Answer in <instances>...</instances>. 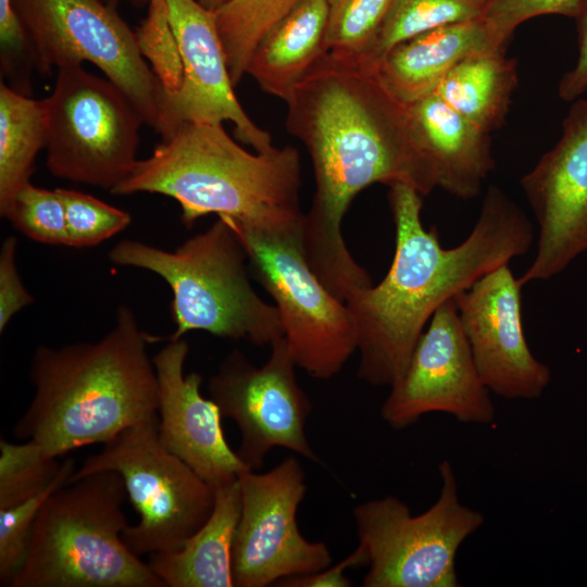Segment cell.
I'll list each match as a JSON object with an SVG mask.
<instances>
[{"label":"cell","instance_id":"10","mask_svg":"<svg viewBox=\"0 0 587 587\" xmlns=\"http://www.w3.org/2000/svg\"><path fill=\"white\" fill-rule=\"evenodd\" d=\"M43 100L50 173L112 192L138 161L145 122L137 108L115 84L83 64L59 67L54 88Z\"/></svg>","mask_w":587,"mask_h":587},{"label":"cell","instance_id":"39","mask_svg":"<svg viewBox=\"0 0 587 587\" xmlns=\"http://www.w3.org/2000/svg\"><path fill=\"white\" fill-rule=\"evenodd\" d=\"M122 1L128 2L136 7H142L146 4L148 5L150 0H107V3L116 8V5Z\"/></svg>","mask_w":587,"mask_h":587},{"label":"cell","instance_id":"14","mask_svg":"<svg viewBox=\"0 0 587 587\" xmlns=\"http://www.w3.org/2000/svg\"><path fill=\"white\" fill-rule=\"evenodd\" d=\"M433 412L471 424L495 419L490 391L477 372L454 299L434 313L380 410L383 420L395 429L409 427Z\"/></svg>","mask_w":587,"mask_h":587},{"label":"cell","instance_id":"9","mask_svg":"<svg viewBox=\"0 0 587 587\" xmlns=\"http://www.w3.org/2000/svg\"><path fill=\"white\" fill-rule=\"evenodd\" d=\"M438 499L412 515L395 496L353 509L359 545L369 557L364 587H457V552L484 523L480 512L460 502L452 465L439 464Z\"/></svg>","mask_w":587,"mask_h":587},{"label":"cell","instance_id":"7","mask_svg":"<svg viewBox=\"0 0 587 587\" xmlns=\"http://www.w3.org/2000/svg\"><path fill=\"white\" fill-rule=\"evenodd\" d=\"M226 221L246 249L254 278L274 300L297 367L317 379L337 375L357 351V332L346 303L308 264L304 220L276 229Z\"/></svg>","mask_w":587,"mask_h":587},{"label":"cell","instance_id":"36","mask_svg":"<svg viewBox=\"0 0 587 587\" xmlns=\"http://www.w3.org/2000/svg\"><path fill=\"white\" fill-rule=\"evenodd\" d=\"M575 20L578 33L577 60L573 68L562 76L558 88L564 101H574L587 91V2Z\"/></svg>","mask_w":587,"mask_h":587},{"label":"cell","instance_id":"16","mask_svg":"<svg viewBox=\"0 0 587 587\" xmlns=\"http://www.w3.org/2000/svg\"><path fill=\"white\" fill-rule=\"evenodd\" d=\"M522 287L503 264L454 298L482 380L508 400L537 399L551 379L549 366L535 358L525 338Z\"/></svg>","mask_w":587,"mask_h":587},{"label":"cell","instance_id":"23","mask_svg":"<svg viewBox=\"0 0 587 587\" xmlns=\"http://www.w3.org/2000/svg\"><path fill=\"white\" fill-rule=\"evenodd\" d=\"M519 84L515 59L503 50L472 54L457 63L435 93L480 129L490 133L504 123Z\"/></svg>","mask_w":587,"mask_h":587},{"label":"cell","instance_id":"2","mask_svg":"<svg viewBox=\"0 0 587 587\" xmlns=\"http://www.w3.org/2000/svg\"><path fill=\"white\" fill-rule=\"evenodd\" d=\"M388 202L396 230L390 267L379 284L357 288L345 299L357 332V375L373 386H391L401 377L444 303L526 254L535 239L526 213L495 185L469 236L452 248L440 245L435 228L423 226L422 195L413 187L389 186Z\"/></svg>","mask_w":587,"mask_h":587},{"label":"cell","instance_id":"21","mask_svg":"<svg viewBox=\"0 0 587 587\" xmlns=\"http://www.w3.org/2000/svg\"><path fill=\"white\" fill-rule=\"evenodd\" d=\"M240 511L238 478L215 487L205 523L179 549L149 554L148 565L164 587H235L232 557Z\"/></svg>","mask_w":587,"mask_h":587},{"label":"cell","instance_id":"8","mask_svg":"<svg viewBox=\"0 0 587 587\" xmlns=\"http://www.w3.org/2000/svg\"><path fill=\"white\" fill-rule=\"evenodd\" d=\"M114 471L139 514L123 540L137 555L179 549L210 516L215 488L167 451L158 435V415L136 423L85 459L67 482Z\"/></svg>","mask_w":587,"mask_h":587},{"label":"cell","instance_id":"5","mask_svg":"<svg viewBox=\"0 0 587 587\" xmlns=\"http://www.w3.org/2000/svg\"><path fill=\"white\" fill-rule=\"evenodd\" d=\"M109 259L117 265L150 271L172 290L171 317L176 328L164 338L149 335L150 342L175 340L191 330H202L271 347L284 336L276 307L252 287L246 249L224 218L217 217L208 229L174 250L123 239L110 250Z\"/></svg>","mask_w":587,"mask_h":587},{"label":"cell","instance_id":"1","mask_svg":"<svg viewBox=\"0 0 587 587\" xmlns=\"http://www.w3.org/2000/svg\"><path fill=\"white\" fill-rule=\"evenodd\" d=\"M286 103V128L305 147L314 172L303 223L305 258L322 284L345 301L352 290L373 285L341 234L353 199L373 184H405L426 196L438 187L437 174L412 134L405 105L355 64L328 52Z\"/></svg>","mask_w":587,"mask_h":587},{"label":"cell","instance_id":"34","mask_svg":"<svg viewBox=\"0 0 587 587\" xmlns=\"http://www.w3.org/2000/svg\"><path fill=\"white\" fill-rule=\"evenodd\" d=\"M17 239L7 237L0 249V332L12 317L34 302V297L25 288L16 265Z\"/></svg>","mask_w":587,"mask_h":587},{"label":"cell","instance_id":"30","mask_svg":"<svg viewBox=\"0 0 587 587\" xmlns=\"http://www.w3.org/2000/svg\"><path fill=\"white\" fill-rule=\"evenodd\" d=\"M75 461L66 458L52 484L35 497L16 505L0 509V585L10 586L22 566L33 525L45 500L75 471Z\"/></svg>","mask_w":587,"mask_h":587},{"label":"cell","instance_id":"22","mask_svg":"<svg viewBox=\"0 0 587 587\" xmlns=\"http://www.w3.org/2000/svg\"><path fill=\"white\" fill-rule=\"evenodd\" d=\"M329 52L326 0H302L255 47L247 74L285 102Z\"/></svg>","mask_w":587,"mask_h":587},{"label":"cell","instance_id":"27","mask_svg":"<svg viewBox=\"0 0 587 587\" xmlns=\"http://www.w3.org/2000/svg\"><path fill=\"white\" fill-rule=\"evenodd\" d=\"M392 0H326L329 54L360 64Z\"/></svg>","mask_w":587,"mask_h":587},{"label":"cell","instance_id":"24","mask_svg":"<svg viewBox=\"0 0 587 587\" xmlns=\"http://www.w3.org/2000/svg\"><path fill=\"white\" fill-rule=\"evenodd\" d=\"M47 143L45 100L0 84V214L30 183L38 152Z\"/></svg>","mask_w":587,"mask_h":587},{"label":"cell","instance_id":"19","mask_svg":"<svg viewBox=\"0 0 587 587\" xmlns=\"http://www.w3.org/2000/svg\"><path fill=\"white\" fill-rule=\"evenodd\" d=\"M507 40L483 17L434 28L394 47L371 72L400 104L433 93L463 59L503 50Z\"/></svg>","mask_w":587,"mask_h":587},{"label":"cell","instance_id":"37","mask_svg":"<svg viewBox=\"0 0 587 587\" xmlns=\"http://www.w3.org/2000/svg\"><path fill=\"white\" fill-rule=\"evenodd\" d=\"M23 34V26L16 15L12 0H0V37L3 40L12 41L18 39Z\"/></svg>","mask_w":587,"mask_h":587},{"label":"cell","instance_id":"18","mask_svg":"<svg viewBox=\"0 0 587 587\" xmlns=\"http://www.w3.org/2000/svg\"><path fill=\"white\" fill-rule=\"evenodd\" d=\"M189 345L167 340L152 361L159 386L158 435L163 447L214 488L250 470L234 451L222 426L217 404L201 395L202 376L184 366Z\"/></svg>","mask_w":587,"mask_h":587},{"label":"cell","instance_id":"33","mask_svg":"<svg viewBox=\"0 0 587 587\" xmlns=\"http://www.w3.org/2000/svg\"><path fill=\"white\" fill-rule=\"evenodd\" d=\"M587 0H489L484 18L507 41L525 21L548 14L576 18Z\"/></svg>","mask_w":587,"mask_h":587},{"label":"cell","instance_id":"32","mask_svg":"<svg viewBox=\"0 0 587 587\" xmlns=\"http://www.w3.org/2000/svg\"><path fill=\"white\" fill-rule=\"evenodd\" d=\"M136 36L143 58L150 62L163 88L164 97L175 92L182 83L183 68L165 0L149 1L147 16L136 30Z\"/></svg>","mask_w":587,"mask_h":587},{"label":"cell","instance_id":"20","mask_svg":"<svg viewBox=\"0 0 587 587\" xmlns=\"http://www.w3.org/2000/svg\"><path fill=\"white\" fill-rule=\"evenodd\" d=\"M412 134L432 161L438 187L473 199L495 167L490 133L449 107L435 92L405 105Z\"/></svg>","mask_w":587,"mask_h":587},{"label":"cell","instance_id":"35","mask_svg":"<svg viewBox=\"0 0 587 587\" xmlns=\"http://www.w3.org/2000/svg\"><path fill=\"white\" fill-rule=\"evenodd\" d=\"M367 565L366 551L359 545L352 553L336 565H329L312 574L287 577L279 580L277 585L285 587H349L352 583L346 576V571Z\"/></svg>","mask_w":587,"mask_h":587},{"label":"cell","instance_id":"13","mask_svg":"<svg viewBox=\"0 0 587 587\" xmlns=\"http://www.w3.org/2000/svg\"><path fill=\"white\" fill-rule=\"evenodd\" d=\"M296 367L283 336L271 345L263 365L257 367L235 349L209 379L210 398L240 432L236 452L250 470H260L274 447L320 462L305 435L312 404L298 383Z\"/></svg>","mask_w":587,"mask_h":587},{"label":"cell","instance_id":"12","mask_svg":"<svg viewBox=\"0 0 587 587\" xmlns=\"http://www.w3.org/2000/svg\"><path fill=\"white\" fill-rule=\"evenodd\" d=\"M241 511L233 546L236 587H265L312 574L332 564L328 547L299 530L297 510L307 491L305 474L289 455L265 473L238 476Z\"/></svg>","mask_w":587,"mask_h":587},{"label":"cell","instance_id":"38","mask_svg":"<svg viewBox=\"0 0 587 587\" xmlns=\"http://www.w3.org/2000/svg\"><path fill=\"white\" fill-rule=\"evenodd\" d=\"M200 4L211 11H216L229 0H197Z\"/></svg>","mask_w":587,"mask_h":587},{"label":"cell","instance_id":"3","mask_svg":"<svg viewBox=\"0 0 587 587\" xmlns=\"http://www.w3.org/2000/svg\"><path fill=\"white\" fill-rule=\"evenodd\" d=\"M148 344L134 311L122 304L113 327L97 341L38 346L29 370L34 396L13 427L15 437L60 458L105 444L158 415L159 386Z\"/></svg>","mask_w":587,"mask_h":587},{"label":"cell","instance_id":"31","mask_svg":"<svg viewBox=\"0 0 587 587\" xmlns=\"http://www.w3.org/2000/svg\"><path fill=\"white\" fill-rule=\"evenodd\" d=\"M65 209L67 247L88 248L124 230L132 222L128 212L77 190L57 188Z\"/></svg>","mask_w":587,"mask_h":587},{"label":"cell","instance_id":"29","mask_svg":"<svg viewBox=\"0 0 587 587\" xmlns=\"http://www.w3.org/2000/svg\"><path fill=\"white\" fill-rule=\"evenodd\" d=\"M1 216L34 241L68 245L65 209L57 188L49 190L32 183L24 185Z\"/></svg>","mask_w":587,"mask_h":587},{"label":"cell","instance_id":"26","mask_svg":"<svg viewBox=\"0 0 587 587\" xmlns=\"http://www.w3.org/2000/svg\"><path fill=\"white\" fill-rule=\"evenodd\" d=\"M302 0H229L214 11L217 30L234 86L247 74L263 36Z\"/></svg>","mask_w":587,"mask_h":587},{"label":"cell","instance_id":"4","mask_svg":"<svg viewBox=\"0 0 587 587\" xmlns=\"http://www.w3.org/2000/svg\"><path fill=\"white\" fill-rule=\"evenodd\" d=\"M300 188L301 162L295 147L251 153L222 124L183 123L150 157L138 160L112 193L170 197L179 203L186 227L215 214L276 229L304 220Z\"/></svg>","mask_w":587,"mask_h":587},{"label":"cell","instance_id":"17","mask_svg":"<svg viewBox=\"0 0 587 587\" xmlns=\"http://www.w3.org/2000/svg\"><path fill=\"white\" fill-rule=\"evenodd\" d=\"M168 21L182 60L179 88L164 97L161 137H168L183 123L235 126L236 138L255 152L272 149L268 132L245 112L234 85L217 30L214 11L197 0H165Z\"/></svg>","mask_w":587,"mask_h":587},{"label":"cell","instance_id":"11","mask_svg":"<svg viewBox=\"0 0 587 587\" xmlns=\"http://www.w3.org/2000/svg\"><path fill=\"white\" fill-rule=\"evenodd\" d=\"M12 5L40 74L90 62L123 90L145 124L160 134L163 88L140 51L136 32L115 7L101 0H12Z\"/></svg>","mask_w":587,"mask_h":587},{"label":"cell","instance_id":"6","mask_svg":"<svg viewBox=\"0 0 587 587\" xmlns=\"http://www.w3.org/2000/svg\"><path fill=\"white\" fill-rule=\"evenodd\" d=\"M122 476L103 471L66 482L42 503L10 587H164L123 540L129 525Z\"/></svg>","mask_w":587,"mask_h":587},{"label":"cell","instance_id":"28","mask_svg":"<svg viewBox=\"0 0 587 587\" xmlns=\"http://www.w3.org/2000/svg\"><path fill=\"white\" fill-rule=\"evenodd\" d=\"M62 467L33 440H0V509L22 503L47 489Z\"/></svg>","mask_w":587,"mask_h":587},{"label":"cell","instance_id":"15","mask_svg":"<svg viewBox=\"0 0 587 587\" xmlns=\"http://www.w3.org/2000/svg\"><path fill=\"white\" fill-rule=\"evenodd\" d=\"M537 225L524 286L548 280L587 251V100H574L555 146L521 178Z\"/></svg>","mask_w":587,"mask_h":587},{"label":"cell","instance_id":"25","mask_svg":"<svg viewBox=\"0 0 587 587\" xmlns=\"http://www.w3.org/2000/svg\"><path fill=\"white\" fill-rule=\"evenodd\" d=\"M489 0H392L359 67L372 72L397 45L437 27L480 18Z\"/></svg>","mask_w":587,"mask_h":587}]
</instances>
